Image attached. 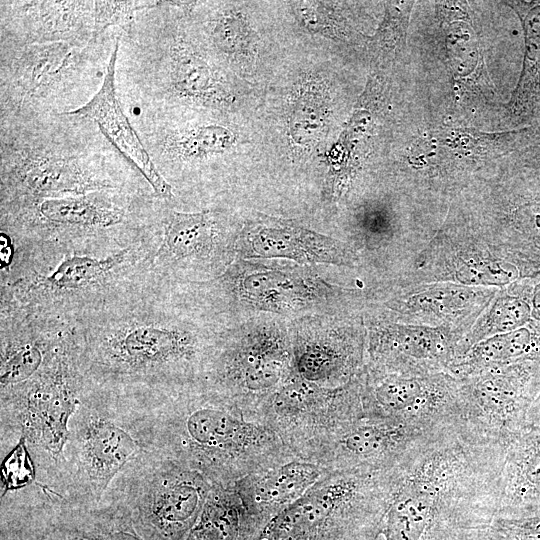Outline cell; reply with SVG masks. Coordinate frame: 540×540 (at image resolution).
<instances>
[{
    "label": "cell",
    "mask_w": 540,
    "mask_h": 540,
    "mask_svg": "<svg viewBox=\"0 0 540 540\" xmlns=\"http://www.w3.org/2000/svg\"><path fill=\"white\" fill-rule=\"evenodd\" d=\"M72 330L71 324L1 301L0 395L32 379Z\"/></svg>",
    "instance_id": "13"
},
{
    "label": "cell",
    "mask_w": 540,
    "mask_h": 540,
    "mask_svg": "<svg viewBox=\"0 0 540 540\" xmlns=\"http://www.w3.org/2000/svg\"><path fill=\"white\" fill-rule=\"evenodd\" d=\"M204 285L208 296L230 294L252 308L283 314L309 309L334 293L333 287L309 271L244 263Z\"/></svg>",
    "instance_id": "12"
},
{
    "label": "cell",
    "mask_w": 540,
    "mask_h": 540,
    "mask_svg": "<svg viewBox=\"0 0 540 540\" xmlns=\"http://www.w3.org/2000/svg\"><path fill=\"white\" fill-rule=\"evenodd\" d=\"M116 190L2 203L1 236L16 244L130 243L150 232Z\"/></svg>",
    "instance_id": "6"
},
{
    "label": "cell",
    "mask_w": 540,
    "mask_h": 540,
    "mask_svg": "<svg viewBox=\"0 0 540 540\" xmlns=\"http://www.w3.org/2000/svg\"><path fill=\"white\" fill-rule=\"evenodd\" d=\"M293 365L302 379L326 387L351 383L361 362L357 341L344 330L311 328L292 340Z\"/></svg>",
    "instance_id": "20"
},
{
    "label": "cell",
    "mask_w": 540,
    "mask_h": 540,
    "mask_svg": "<svg viewBox=\"0 0 540 540\" xmlns=\"http://www.w3.org/2000/svg\"><path fill=\"white\" fill-rule=\"evenodd\" d=\"M116 188L114 181L78 158L33 153L2 168L1 204Z\"/></svg>",
    "instance_id": "14"
},
{
    "label": "cell",
    "mask_w": 540,
    "mask_h": 540,
    "mask_svg": "<svg viewBox=\"0 0 540 540\" xmlns=\"http://www.w3.org/2000/svg\"><path fill=\"white\" fill-rule=\"evenodd\" d=\"M149 1H94L93 38L106 28L128 21L134 12L156 6Z\"/></svg>",
    "instance_id": "28"
},
{
    "label": "cell",
    "mask_w": 540,
    "mask_h": 540,
    "mask_svg": "<svg viewBox=\"0 0 540 540\" xmlns=\"http://www.w3.org/2000/svg\"><path fill=\"white\" fill-rule=\"evenodd\" d=\"M261 527L243 502L236 482L213 483L187 540H254Z\"/></svg>",
    "instance_id": "22"
},
{
    "label": "cell",
    "mask_w": 540,
    "mask_h": 540,
    "mask_svg": "<svg viewBox=\"0 0 540 540\" xmlns=\"http://www.w3.org/2000/svg\"><path fill=\"white\" fill-rule=\"evenodd\" d=\"M507 477L514 514L540 507V426L527 428L512 441Z\"/></svg>",
    "instance_id": "24"
},
{
    "label": "cell",
    "mask_w": 540,
    "mask_h": 540,
    "mask_svg": "<svg viewBox=\"0 0 540 540\" xmlns=\"http://www.w3.org/2000/svg\"><path fill=\"white\" fill-rule=\"evenodd\" d=\"M152 271L174 281L176 274L194 266L214 263L224 251L223 239L213 212L185 213L168 210Z\"/></svg>",
    "instance_id": "17"
},
{
    "label": "cell",
    "mask_w": 540,
    "mask_h": 540,
    "mask_svg": "<svg viewBox=\"0 0 540 540\" xmlns=\"http://www.w3.org/2000/svg\"><path fill=\"white\" fill-rule=\"evenodd\" d=\"M0 540H6V539L0 537Z\"/></svg>",
    "instance_id": "31"
},
{
    "label": "cell",
    "mask_w": 540,
    "mask_h": 540,
    "mask_svg": "<svg viewBox=\"0 0 540 540\" xmlns=\"http://www.w3.org/2000/svg\"><path fill=\"white\" fill-rule=\"evenodd\" d=\"M170 82L180 94L213 100L221 88L208 64L189 49L176 48L170 58Z\"/></svg>",
    "instance_id": "26"
},
{
    "label": "cell",
    "mask_w": 540,
    "mask_h": 540,
    "mask_svg": "<svg viewBox=\"0 0 540 540\" xmlns=\"http://www.w3.org/2000/svg\"><path fill=\"white\" fill-rule=\"evenodd\" d=\"M156 229L130 243L81 247L2 239L0 300L74 325L153 274Z\"/></svg>",
    "instance_id": "2"
},
{
    "label": "cell",
    "mask_w": 540,
    "mask_h": 540,
    "mask_svg": "<svg viewBox=\"0 0 540 540\" xmlns=\"http://www.w3.org/2000/svg\"><path fill=\"white\" fill-rule=\"evenodd\" d=\"M243 258H282L304 263L349 266L351 250L342 242L291 223L259 220L249 222L237 244Z\"/></svg>",
    "instance_id": "16"
},
{
    "label": "cell",
    "mask_w": 540,
    "mask_h": 540,
    "mask_svg": "<svg viewBox=\"0 0 540 540\" xmlns=\"http://www.w3.org/2000/svg\"><path fill=\"white\" fill-rule=\"evenodd\" d=\"M522 168L540 175V145L539 151L533 152L532 157H528L526 159L525 164H523Z\"/></svg>",
    "instance_id": "30"
},
{
    "label": "cell",
    "mask_w": 540,
    "mask_h": 540,
    "mask_svg": "<svg viewBox=\"0 0 540 540\" xmlns=\"http://www.w3.org/2000/svg\"><path fill=\"white\" fill-rule=\"evenodd\" d=\"M173 287L153 272L74 323L77 359L88 383L144 401L202 381L219 334L182 313Z\"/></svg>",
    "instance_id": "1"
},
{
    "label": "cell",
    "mask_w": 540,
    "mask_h": 540,
    "mask_svg": "<svg viewBox=\"0 0 540 540\" xmlns=\"http://www.w3.org/2000/svg\"><path fill=\"white\" fill-rule=\"evenodd\" d=\"M212 486L200 473L148 450L124 467L104 498L127 511L145 540H187Z\"/></svg>",
    "instance_id": "7"
},
{
    "label": "cell",
    "mask_w": 540,
    "mask_h": 540,
    "mask_svg": "<svg viewBox=\"0 0 540 540\" xmlns=\"http://www.w3.org/2000/svg\"><path fill=\"white\" fill-rule=\"evenodd\" d=\"M330 471L318 462L290 455L236 482L239 494L261 529L302 498Z\"/></svg>",
    "instance_id": "18"
},
{
    "label": "cell",
    "mask_w": 540,
    "mask_h": 540,
    "mask_svg": "<svg viewBox=\"0 0 540 540\" xmlns=\"http://www.w3.org/2000/svg\"><path fill=\"white\" fill-rule=\"evenodd\" d=\"M27 12L36 17L40 42H68L76 30L82 29L83 18H94V1H42L28 2Z\"/></svg>",
    "instance_id": "25"
},
{
    "label": "cell",
    "mask_w": 540,
    "mask_h": 540,
    "mask_svg": "<svg viewBox=\"0 0 540 540\" xmlns=\"http://www.w3.org/2000/svg\"><path fill=\"white\" fill-rule=\"evenodd\" d=\"M80 51L69 42H38L23 48L16 58L13 81L22 95L42 97L75 70Z\"/></svg>",
    "instance_id": "21"
},
{
    "label": "cell",
    "mask_w": 540,
    "mask_h": 540,
    "mask_svg": "<svg viewBox=\"0 0 540 540\" xmlns=\"http://www.w3.org/2000/svg\"><path fill=\"white\" fill-rule=\"evenodd\" d=\"M138 402L150 449L212 483H235L293 455L266 422L201 383Z\"/></svg>",
    "instance_id": "3"
},
{
    "label": "cell",
    "mask_w": 540,
    "mask_h": 540,
    "mask_svg": "<svg viewBox=\"0 0 540 540\" xmlns=\"http://www.w3.org/2000/svg\"><path fill=\"white\" fill-rule=\"evenodd\" d=\"M294 373L292 341L279 327L265 325L219 334L200 383L257 415Z\"/></svg>",
    "instance_id": "9"
},
{
    "label": "cell",
    "mask_w": 540,
    "mask_h": 540,
    "mask_svg": "<svg viewBox=\"0 0 540 540\" xmlns=\"http://www.w3.org/2000/svg\"><path fill=\"white\" fill-rule=\"evenodd\" d=\"M232 143L233 136L229 130L209 125L169 138L166 148L173 155L191 159L223 152Z\"/></svg>",
    "instance_id": "27"
},
{
    "label": "cell",
    "mask_w": 540,
    "mask_h": 540,
    "mask_svg": "<svg viewBox=\"0 0 540 540\" xmlns=\"http://www.w3.org/2000/svg\"><path fill=\"white\" fill-rule=\"evenodd\" d=\"M512 8L522 25L524 57L508 106L512 122L523 125L533 120L540 106V2H519Z\"/></svg>",
    "instance_id": "23"
},
{
    "label": "cell",
    "mask_w": 540,
    "mask_h": 540,
    "mask_svg": "<svg viewBox=\"0 0 540 540\" xmlns=\"http://www.w3.org/2000/svg\"><path fill=\"white\" fill-rule=\"evenodd\" d=\"M88 385L77 359L72 333L28 382L0 395V454L20 440L32 460L34 484L58 494L69 424Z\"/></svg>",
    "instance_id": "4"
},
{
    "label": "cell",
    "mask_w": 540,
    "mask_h": 540,
    "mask_svg": "<svg viewBox=\"0 0 540 540\" xmlns=\"http://www.w3.org/2000/svg\"><path fill=\"white\" fill-rule=\"evenodd\" d=\"M351 382L321 386L296 372L258 410L293 455L312 460L339 430L365 415L363 394Z\"/></svg>",
    "instance_id": "11"
},
{
    "label": "cell",
    "mask_w": 540,
    "mask_h": 540,
    "mask_svg": "<svg viewBox=\"0 0 540 540\" xmlns=\"http://www.w3.org/2000/svg\"><path fill=\"white\" fill-rule=\"evenodd\" d=\"M119 42L116 40L101 87L84 105L67 114L94 121L102 133L134 164L155 193L164 199L173 198L172 187L155 167L129 120L122 111L115 90V69Z\"/></svg>",
    "instance_id": "19"
},
{
    "label": "cell",
    "mask_w": 540,
    "mask_h": 540,
    "mask_svg": "<svg viewBox=\"0 0 540 540\" xmlns=\"http://www.w3.org/2000/svg\"><path fill=\"white\" fill-rule=\"evenodd\" d=\"M402 439L400 420L365 414L339 430L313 461L330 472H378L395 465Z\"/></svg>",
    "instance_id": "15"
},
{
    "label": "cell",
    "mask_w": 540,
    "mask_h": 540,
    "mask_svg": "<svg viewBox=\"0 0 540 540\" xmlns=\"http://www.w3.org/2000/svg\"><path fill=\"white\" fill-rule=\"evenodd\" d=\"M527 424L529 427L540 426V389L528 411Z\"/></svg>",
    "instance_id": "29"
},
{
    "label": "cell",
    "mask_w": 540,
    "mask_h": 540,
    "mask_svg": "<svg viewBox=\"0 0 540 540\" xmlns=\"http://www.w3.org/2000/svg\"><path fill=\"white\" fill-rule=\"evenodd\" d=\"M6 540H145L117 503L81 505L32 484L1 496Z\"/></svg>",
    "instance_id": "8"
},
{
    "label": "cell",
    "mask_w": 540,
    "mask_h": 540,
    "mask_svg": "<svg viewBox=\"0 0 540 540\" xmlns=\"http://www.w3.org/2000/svg\"><path fill=\"white\" fill-rule=\"evenodd\" d=\"M380 487L381 472H329L254 540H350L360 522H375Z\"/></svg>",
    "instance_id": "10"
},
{
    "label": "cell",
    "mask_w": 540,
    "mask_h": 540,
    "mask_svg": "<svg viewBox=\"0 0 540 540\" xmlns=\"http://www.w3.org/2000/svg\"><path fill=\"white\" fill-rule=\"evenodd\" d=\"M148 450L139 402L88 383L69 424L58 495L97 505L124 467Z\"/></svg>",
    "instance_id": "5"
}]
</instances>
